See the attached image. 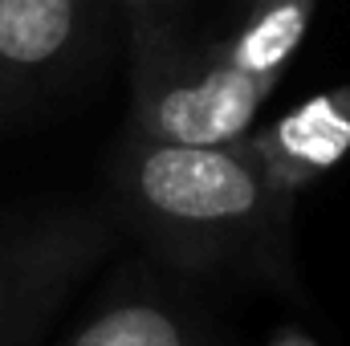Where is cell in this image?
<instances>
[{"label":"cell","mask_w":350,"mask_h":346,"mask_svg":"<svg viewBox=\"0 0 350 346\" xmlns=\"http://www.w3.org/2000/svg\"><path fill=\"white\" fill-rule=\"evenodd\" d=\"M110 183L118 216L167 265L196 277L289 281L293 196L265 175L245 139L179 147L126 127Z\"/></svg>","instance_id":"obj_1"},{"label":"cell","mask_w":350,"mask_h":346,"mask_svg":"<svg viewBox=\"0 0 350 346\" xmlns=\"http://www.w3.org/2000/svg\"><path fill=\"white\" fill-rule=\"evenodd\" d=\"M277 82L241 74L216 41H191L179 25L131 29V131L179 143H241Z\"/></svg>","instance_id":"obj_2"},{"label":"cell","mask_w":350,"mask_h":346,"mask_svg":"<svg viewBox=\"0 0 350 346\" xmlns=\"http://www.w3.org/2000/svg\"><path fill=\"white\" fill-rule=\"evenodd\" d=\"M114 241L98 208H57L0 232V346H33Z\"/></svg>","instance_id":"obj_3"},{"label":"cell","mask_w":350,"mask_h":346,"mask_svg":"<svg viewBox=\"0 0 350 346\" xmlns=\"http://www.w3.org/2000/svg\"><path fill=\"white\" fill-rule=\"evenodd\" d=\"M102 41V0H0V127L70 86Z\"/></svg>","instance_id":"obj_4"},{"label":"cell","mask_w":350,"mask_h":346,"mask_svg":"<svg viewBox=\"0 0 350 346\" xmlns=\"http://www.w3.org/2000/svg\"><path fill=\"white\" fill-rule=\"evenodd\" d=\"M245 147L257 155L265 175L297 196L306 183L338 168L350 151V82L306 98L297 110L281 114L269 127H253Z\"/></svg>","instance_id":"obj_5"},{"label":"cell","mask_w":350,"mask_h":346,"mask_svg":"<svg viewBox=\"0 0 350 346\" xmlns=\"http://www.w3.org/2000/svg\"><path fill=\"white\" fill-rule=\"evenodd\" d=\"M57 346H220L212 326L175 293L126 285L106 293Z\"/></svg>","instance_id":"obj_6"},{"label":"cell","mask_w":350,"mask_h":346,"mask_svg":"<svg viewBox=\"0 0 350 346\" xmlns=\"http://www.w3.org/2000/svg\"><path fill=\"white\" fill-rule=\"evenodd\" d=\"M245 4L249 8L241 25L216 45L241 74L277 82L297 45L306 41L318 0H245Z\"/></svg>","instance_id":"obj_7"},{"label":"cell","mask_w":350,"mask_h":346,"mask_svg":"<svg viewBox=\"0 0 350 346\" xmlns=\"http://www.w3.org/2000/svg\"><path fill=\"white\" fill-rule=\"evenodd\" d=\"M187 0H118L126 12V29H159V25H179Z\"/></svg>","instance_id":"obj_8"}]
</instances>
